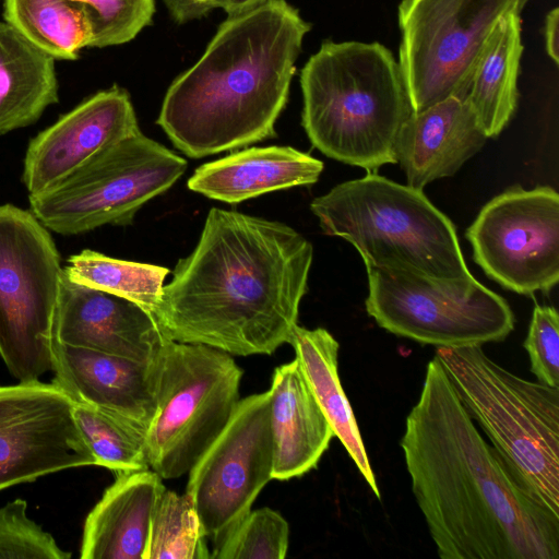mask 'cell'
Returning <instances> with one entry per match:
<instances>
[{"instance_id":"cell-1","label":"cell","mask_w":559,"mask_h":559,"mask_svg":"<svg viewBox=\"0 0 559 559\" xmlns=\"http://www.w3.org/2000/svg\"><path fill=\"white\" fill-rule=\"evenodd\" d=\"M412 491L442 559H558L559 515L481 437L439 359L401 439Z\"/></svg>"},{"instance_id":"cell-2","label":"cell","mask_w":559,"mask_h":559,"mask_svg":"<svg viewBox=\"0 0 559 559\" xmlns=\"http://www.w3.org/2000/svg\"><path fill=\"white\" fill-rule=\"evenodd\" d=\"M312 259L311 242L290 226L213 207L153 316L169 340L270 355L290 341Z\"/></svg>"},{"instance_id":"cell-3","label":"cell","mask_w":559,"mask_h":559,"mask_svg":"<svg viewBox=\"0 0 559 559\" xmlns=\"http://www.w3.org/2000/svg\"><path fill=\"white\" fill-rule=\"evenodd\" d=\"M311 24L285 0L228 16L169 85L156 123L191 158L276 136Z\"/></svg>"},{"instance_id":"cell-4","label":"cell","mask_w":559,"mask_h":559,"mask_svg":"<svg viewBox=\"0 0 559 559\" xmlns=\"http://www.w3.org/2000/svg\"><path fill=\"white\" fill-rule=\"evenodd\" d=\"M300 87L301 123L321 153L368 171L396 164V141L414 109L385 46L324 40L304 66Z\"/></svg>"},{"instance_id":"cell-5","label":"cell","mask_w":559,"mask_h":559,"mask_svg":"<svg viewBox=\"0 0 559 559\" xmlns=\"http://www.w3.org/2000/svg\"><path fill=\"white\" fill-rule=\"evenodd\" d=\"M310 210L324 234L354 246L366 267L472 276L453 223L420 189L368 171L313 199Z\"/></svg>"},{"instance_id":"cell-6","label":"cell","mask_w":559,"mask_h":559,"mask_svg":"<svg viewBox=\"0 0 559 559\" xmlns=\"http://www.w3.org/2000/svg\"><path fill=\"white\" fill-rule=\"evenodd\" d=\"M435 356L516 480L559 515V388L510 372L481 346L437 347Z\"/></svg>"},{"instance_id":"cell-7","label":"cell","mask_w":559,"mask_h":559,"mask_svg":"<svg viewBox=\"0 0 559 559\" xmlns=\"http://www.w3.org/2000/svg\"><path fill=\"white\" fill-rule=\"evenodd\" d=\"M151 367L156 411L146 428L148 464L163 479L178 478L230 419L242 370L228 353L169 338Z\"/></svg>"},{"instance_id":"cell-8","label":"cell","mask_w":559,"mask_h":559,"mask_svg":"<svg viewBox=\"0 0 559 559\" xmlns=\"http://www.w3.org/2000/svg\"><path fill=\"white\" fill-rule=\"evenodd\" d=\"M63 274L49 229L31 210L0 205V356L20 382L52 369Z\"/></svg>"},{"instance_id":"cell-9","label":"cell","mask_w":559,"mask_h":559,"mask_svg":"<svg viewBox=\"0 0 559 559\" xmlns=\"http://www.w3.org/2000/svg\"><path fill=\"white\" fill-rule=\"evenodd\" d=\"M188 163L140 131L116 142L52 189L28 197L49 230L70 236L127 226L150 200L185 174Z\"/></svg>"},{"instance_id":"cell-10","label":"cell","mask_w":559,"mask_h":559,"mask_svg":"<svg viewBox=\"0 0 559 559\" xmlns=\"http://www.w3.org/2000/svg\"><path fill=\"white\" fill-rule=\"evenodd\" d=\"M367 313L397 336L437 347L481 346L506 340L515 318L507 300L464 278L366 267Z\"/></svg>"},{"instance_id":"cell-11","label":"cell","mask_w":559,"mask_h":559,"mask_svg":"<svg viewBox=\"0 0 559 559\" xmlns=\"http://www.w3.org/2000/svg\"><path fill=\"white\" fill-rule=\"evenodd\" d=\"M530 0H401L399 66L414 111L465 98L474 67L497 23Z\"/></svg>"},{"instance_id":"cell-12","label":"cell","mask_w":559,"mask_h":559,"mask_svg":"<svg viewBox=\"0 0 559 559\" xmlns=\"http://www.w3.org/2000/svg\"><path fill=\"white\" fill-rule=\"evenodd\" d=\"M474 261L500 286L548 293L559 281V194L511 187L488 201L465 234Z\"/></svg>"},{"instance_id":"cell-13","label":"cell","mask_w":559,"mask_h":559,"mask_svg":"<svg viewBox=\"0 0 559 559\" xmlns=\"http://www.w3.org/2000/svg\"><path fill=\"white\" fill-rule=\"evenodd\" d=\"M273 441L267 392L239 401L216 439L190 468L191 497L203 534L214 543L241 520L271 480Z\"/></svg>"},{"instance_id":"cell-14","label":"cell","mask_w":559,"mask_h":559,"mask_svg":"<svg viewBox=\"0 0 559 559\" xmlns=\"http://www.w3.org/2000/svg\"><path fill=\"white\" fill-rule=\"evenodd\" d=\"M95 465L53 382L0 385V491L68 468Z\"/></svg>"},{"instance_id":"cell-15","label":"cell","mask_w":559,"mask_h":559,"mask_svg":"<svg viewBox=\"0 0 559 559\" xmlns=\"http://www.w3.org/2000/svg\"><path fill=\"white\" fill-rule=\"evenodd\" d=\"M138 131L127 90L114 84L84 98L31 139L22 171L28 197L52 189L103 151Z\"/></svg>"},{"instance_id":"cell-16","label":"cell","mask_w":559,"mask_h":559,"mask_svg":"<svg viewBox=\"0 0 559 559\" xmlns=\"http://www.w3.org/2000/svg\"><path fill=\"white\" fill-rule=\"evenodd\" d=\"M53 338L64 345L150 362L167 337L143 307L73 282L64 273Z\"/></svg>"},{"instance_id":"cell-17","label":"cell","mask_w":559,"mask_h":559,"mask_svg":"<svg viewBox=\"0 0 559 559\" xmlns=\"http://www.w3.org/2000/svg\"><path fill=\"white\" fill-rule=\"evenodd\" d=\"M52 382L73 403L96 406L147 428L156 411L150 362L74 347L53 338Z\"/></svg>"},{"instance_id":"cell-18","label":"cell","mask_w":559,"mask_h":559,"mask_svg":"<svg viewBox=\"0 0 559 559\" xmlns=\"http://www.w3.org/2000/svg\"><path fill=\"white\" fill-rule=\"evenodd\" d=\"M487 139L466 99L449 97L414 111L405 121L396 141V163L406 185L423 190L453 176Z\"/></svg>"},{"instance_id":"cell-19","label":"cell","mask_w":559,"mask_h":559,"mask_svg":"<svg viewBox=\"0 0 559 559\" xmlns=\"http://www.w3.org/2000/svg\"><path fill=\"white\" fill-rule=\"evenodd\" d=\"M154 471L116 473L87 514L81 544L83 559H145L150 525L165 491Z\"/></svg>"},{"instance_id":"cell-20","label":"cell","mask_w":559,"mask_h":559,"mask_svg":"<svg viewBox=\"0 0 559 559\" xmlns=\"http://www.w3.org/2000/svg\"><path fill=\"white\" fill-rule=\"evenodd\" d=\"M273 441L272 478L287 480L313 469L334 437L297 359L278 366L267 391Z\"/></svg>"},{"instance_id":"cell-21","label":"cell","mask_w":559,"mask_h":559,"mask_svg":"<svg viewBox=\"0 0 559 559\" xmlns=\"http://www.w3.org/2000/svg\"><path fill=\"white\" fill-rule=\"evenodd\" d=\"M323 163L292 146L248 147L198 167L188 188L236 204L264 193L316 183Z\"/></svg>"},{"instance_id":"cell-22","label":"cell","mask_w":559,"mask_h":559,"mask_svg":"<svg viewBox=\"0 0 559 559\" xmlns=\"http://www.w3.org/2000/svg\"><path fill=\"white\" fill-rule=\"evenodd\" d=\"M58 103L56 59L0 22V135L35 123Z\"/></svg>"},{"instance_id":"cell-23","label":"cell","mask_w":559,"mask_h":559,"mask_svg":"<svg viewBox=\"0 0 559 559\" xmlns=\"http://www.w3.org/2000/svg\"><path fill=\"white\" fill-rule=\"evenodd\" d=\"M289 344L295 349L302 374L334 437L344 445L372 492L380 499L356 418L341 384L337 370L338 342L323 328L309 330L297 324Z\"/></svg>"},{"instance_id":"cell-24","label":"cell","mask_w":559,"mask_h":559,"mask_svg":"<svg viewBox=\"0 0 559 559\" xmlns=\"http://www.w3.org/2000/svg\"><path fill=\"white\" fill-rule=\"evenodd\" d=\"M522 53L521 14L511 13L483 46L465 97L488 139L498 136L516 110Z\"/></svg>"},{"instance_id":"cell-25","label":"cell","mask_w":559,"mask_h":559,"mask_svg":"<svg viewBox=\"0 0 559 559\" xmlns=\"http://www.w3.org/2000/svg\"><path fill=\"white\" fill-rule=\"evenodd\" d=\"M4 22L56 60L73 61L91 47L93 24L85 7L71 0H3Z\"/></svg>"},{"instance_id":"cell-26","label":"cell","mask_w":559,"mask_h":559,"mask_svg":"<svg viewBox=\"0 0 559 559\" xmlns=\"http://www.w3.org/2000/svg\"><path fill=\"white\" fill-rule=\"evenodd\" d=\"M63 269L71 281L126 298L152 314L169 273L165 266L120 260L91 249L71 255Z\"/></svg>"},{"instance_id":"cell-27","label":"cell","mask_w":559,"mask_h":559,"mask_svg":"<svg viewBox=\"0 0 559 559\" xmlns=\"http://www.w3.org/2000/svg\"><path fill=\"white\" fill-rule=\"evenodd\" d=\"M73 417L95 465L115 473L150 468L146 428L119 414L73 403Z\"/></svg>"},{"instance_id":"cell-28","label":"cell","mask_w":559,"mask_h":559,"mask_svg":"<svg viewBox=\"0 0 559 559\" xmlns=\"http://www.w3.org/2000/svg\"><path fill=\"white\" fill-rule=\"evenodd\" d=\"M191 497L166 490L152 515L145 559H210Z\"/></svg>"},{"instance_id":"cell-29","label":"cell","mask_w":559,"mask_h":559,"mask_svg":"<svg viewBox=\"0 0 559 559\" xmlns=\"http://www.w3.org/2000/svg\"><path fill=\"white\" fill-rule=\"evenodd\" d=\"M287 521L264 507L249 511L215 545V559H284L288 549Z\"/></svg>"},{"instance_id":"cell-30","label":"cell","mask_w":559,"mask_h":559,"mask_svg":"<svg viewBox=\"0 0 559 559\" xmlns=\"http://www.w3.org/2000/svg\"><path fill=\"white\" fill-rule=\"evenodd\" d=\"M87 10L94 29L92 48L131 41L153 23L155 0H71Z\"/></svg>"},{"instance_id":"cell-31","label":"cell","mask_w":559,"mask_h":559,"mask_svg":"<svg viewBox=\"0 0 559 559\" xmlns=\"http://www.w3.org/2000/svg\"><path fill=\"white\" fill-rule=\"evenodd\" d=\"M55 538L27 515V502L15 499L0 508V558L69 559Z\"/></svg>"},{"instance_id":"cell-32","label":"cell","mask_w":559,"mask_h":559,"mask_svg":"<svg viewBox=\"0 0 559 559\" xmlns=\"http://www.w3.org/2000/svg\"><path fill=\"white\" fill-rule=\"evenodd\" d=\"M523 345L528 354L531 372L537 381L559 388V316L556 308L534 307Z\"/></svg>"},{"instance_id":"cell-33","label":"cell","mask_w":559,"mask_h":559,"mask_svg":"<svg viewBox=\"0 0 559 559\" xmlns=\"http://www.w3.org/2000/svg\"><path fill=\"white\" fill-rule=\"evenodd\" d=\"M170 19L177 24L201 19L223 7L225 0H163Z\"/></svg>"},{"instance_id":"cell-34","label":"cell","mask_w":559,"mask_h":559,"mask_svg":"<svg viewBox=\"0 0 559 559\" xmlns=\"http://www.w3.org/2000/svg\"><path fill=\"white\" fill-rule=\"evenodd\" d=\"M545 47L550 59L559 62V9L548 12L545 20Z\"/></svg>"},{"instance_id":"cell-35","label":"cell","mask_w":559,"mask_h":559,"mask_svg":"<svg viewBox=\"0 0 559 559\" xmlns=\"http://www.w3.org/2000/svg\"><path fill=\"white\" fill-rule=\"evenodd\" d=\"M271 0H225L222 9L227 13V16L241 14L261 7Z\"/></svg>"}]
</instances>
